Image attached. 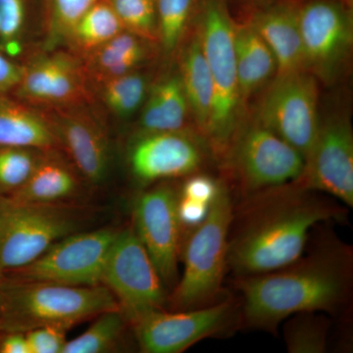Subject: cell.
Wrapping results in <instances>:
<instances>
[{
	"instance_id": "1",
	"label": "cell",
	"mask_w": 353,
	"mask_h": 353,
	"mask_svg": "<svg viewBox=\"0 0 353 353\" xmlns=\"http://www.w3.org/2000/svg\"><path fill=\"white\" fill-rule=\"evenodd\" d=\"M318 194L294 182L243 197L234 205L228 268L236 278L246 277L301 259L316 225L341 222L347 215L339 202Z\"/></svg>"
},
{
	"instance_id": "2",
	"label": "cell",
	"mask_w": 353,
	"mask_h": 353,
	"mask_svg": "<svg viewBox=\"0 0 353 353\" xmlns=\"http://www.w3.org/2000/svg\"><path fill=\"white\" fill-rule=\"evenodd\" d=\"M352 271V248L333 239L279 270L236 278L241 322L276 334L296 313L340 310L350 299Z\"/></svg>"
},
{
	"instance_id": "3",
	"label": "cell",
	"mask_w": 353,
	"mask_h": 353,
	"mask_svg": "<svg viewBox=\"0 0 353 353\" xmlns=\"http://www.w3.org/2000/svg\"><path fill=\"white\" fill-rule=\"evenodd\" d=\"M120 308L102 284L68 285L0 278V332L27 333L41 327L68 330Z\"/></svg>"
},
{
	"instance_id": "4",
	"label": "cell",
	"mask_w": 353,
	"mask_h": 353,
	"mask_svg": "<svg viewBox=\"0 0 353 353\" xmlns=\"http://www.w3.org/2000/svg\"><path fill=\"white\" fill-rule=\"evenodd\" d=\"M234 22L228 0H201L196 21L213 83L212 105L204 141L222 159L243 119L234 50Z\"/></svg>"
},
{
	"instance_id": "5",
	"label": "cell",
	"mask_w": 353,
	"mask_h": 353,
	"mask_svg": "<svg viewBox=\"0 0 353 353\" xmlns=\"http://www.w3.org/2000/svg\"><path fill=\"white\" fill-rule=\"evenodd\" d=\"M231 190L221 181L219 192L201 226L185 236L183 272L167 303L174 310L210 305L225 299L222 289L227 270L228 243L233 218Z\"/></svg>"
},
{
	"instance_id": "6",
	"label": "cell",
	"mask_w": 353,
	"mask_h": 353,
	"mask_svg": "<svg viewBox=\"0 0 353 353\" xmlns=\"http://www.w3.org/2000/svg\"><path fill=\"white\" fill-rule=\"evenodd\" d=\"M88 215L70 203H26L0 197V277L32 263L51 245L83 231Z\"/></svg>"
},
{
	"instance_id": "7",
	"label": "cell",
	"mask_w": 353,
	"mask_h": 353,
	"mask_svg": "<svg viewBox=\"0 0 353 353\" xmlns=\"http://www.w3.org/2000/svg\"><path fill=\"white\" fill-rule=\"evenodd\" d=\"M221 161L243 197L296 182L305 165L296 148L255 116L241 119Z\"/></svg>"
},
{
	"instance_id": "8",
	"label": "cell",
	"mask_w": 353,
	"mask_h": 353,
	"mask_svg": "<svg viewBox=\"0 0 353 353\" xmlns=\"http://www.w3.org/2000/svg\"><path fill=\"white\" fill-rule=\"evenodd\" d=\"M101 284L112 292L129 323L163 309L168 299L166 287L134 226L118 232L104 264Z\"/></svg>"
},
{
	"instance_id": "9",
	"label": "cell",
	"mask_w": 353,
	"mask_h": 353,
	"mask_svg": "<svg viewBox=\"0 0 353 353\" xmlns=\"http://www.w3.org/2000/svg\"><path fill=\"white\" fill-rule=\"evenodd\" d=\"M297 19L306 71L323 83H334L343 73L352 50L350 0H299Z\"/></svg>"
},
{
	"instance_id": "10",
	"label": "cell",
	"mask_w": 353,
	"mask_h": 353,
	"mask_svg": "<svg viewBox=\"0 0 353 353\" xmlns=\"http://www.w3.org/2000/svg\"><path fill=\"white\" fill-rule=\"evenodd\" d=\"M241 321L236 301L225 297L189 310H152L130 323L141 352L181 353L199 341L227 334Z\"/></svg>"
},
{
	"instance_id": "11",
	"label": "cell",
	"mask_w": 353,
	"mask_h": 353,
	"mask_svg": "<svg viewBox=\"0 0 353 353\" xmlns=\"http://www.w3.org/2000/svg\"><path fill=\"white\" fill-rule=\"evenodd\" d=\"M22 76L13 97L41 109L94 102L83 59L66 48L30 51L22 60Z\"/></svg>"
},
{
	"instance_id": "12",
	"label": "cell",
	"mask_w": 353,
	"mask_h": 353,
	"mask_svg": "<svg viewBox=\"0 0 353 353\" xmlns=\"http://www.w3.org/2000/svg\"><path fill=\"white\" fill-rule=\"evenodd\" d=\"M118 232L106 227L69 234L32 263L2 277L68 285L101 284L104 264Z\"/></svg>"
},
{
	"instance_id": "13",
	"label": "cell",
	"mask_w": 353,
	"mask_h": 353,
	"mask_svg": "<svg viewBox=\"0 0 353 353\" xmlns=\"http://www.w3.org/2000/svg\"><path fill=\"white\" fill-rule=\"evenodd\" d=\"M255 117L306 160L320 124L317 79L306 71L276 75Z\"/></svg>"
},
{
	"instance_id": "14",
	"label": "cell",
	"mask_w": 353,
	"mask_h": 353,
	"mask_svg": "<svg viewBox=\"0 0 353 353\" xmlns=\"http://www.w3.org/2000/svg\"><path fill=\"white\" fill-rule=\"evenodd\" d=\"M294 183L353 208V132L347 116L320 120L303 174Z\"/></svg>"
},
{
	"instance_id": "15",
	"label": "cell",
	"mask_w": 353,
	"mask_h": 353,
	"mask_svg": "<svg viewBox=\"0 0 353 353\" xmlns=\"http://www.w3.org/2000/svg\"><path fill=\"white\" fill-rule=\"evenodd\" d=\"M43 111L60 148L83 180L101 185L110 170L111 148L105 123L94 108V102Z\"/></svg>"
},
{
	"instance_id": "16",
	"label": "cell",
	"mask_w": 353,
	"mask_h": 353,
	"mask_svg": "<svg viewBox=\"0 0 353 353\" xmlns=\"http://www.w3.org/2000/svg\"><path fill=\"white\" fill-rule=\"evenodd\" d=\"M178 199L175 188L160 183L143 192L134 208V231L152 257L165 287L171 289L176 284L182 250Z\"/></svg>"
},
{
	"instance_id": "17",
	"label": "cell",
	"mask_w": 353,
	"mask_h": 353,
	"mask_svg": "<svg viewBox=\"0 0 353 353\" xmlns=\"http://www.w3.org/2000/svg\"><path fill=\"white\" fill-rule=\"evenodd\" d=\"M204 161V150L190 131L134 134L128 148V164L141 185L196 173Z\"/></svg>"
},
{
	"instance_id": "18",
	"label": "cell",
	"mask_w": 353,
	"mask_h": 353,
	"mask_svg": "<svg viewBox=\"0 0 353 353\" xmlns=\"http://www.w3.org/2000/svg\"><path fill=\"white\" fill-rule=\"evenodd\" d=\"M297 3L285 1L256 9L248 19L273 53L277 63L276 75L306 71Z\"/></svg>"
},
{
	"instance_id": "19",
	"label": "cell",
	"mask_w": 353,
	"mask_h": 353,
	"mask_svg": "<svg viewBox=\"0 0 353 353\" xmlns=\"http://www.w3.org/2000/svg\"><path fill=\"white\" fill-rule=\"evenodd\" d=\"M83 182L61 150H46L28 182L8 197L26 203H70L82 194Z\"/></svg>"
},
{
	"instance_id": "20",
	"label": "cell",
	"mask_w": 353,
	"mask_h": 353,
	"mask_svg": "<svg viewBox=\"0 0 353 353\" xmlns=\"http://www.w3.org/2000/svg\"><path fill=\"white\" fill-rule=\"evenodd\" d=\"M0 148L61 150L46 114L10 94H0Z\"/></svg>"
},
{
	"instance_id": "21",
	"label": "cell",
	"mask_w": 353,
	"mask_h": 353,
	"mask_svg": "<svg viewBox=\"0 0 353 353\" xmlns=\"http://www.w3.org/2000/svg\"><path fill=\"white\" fill-rule=\"evenodd\" d=\"M190 108L180 75L164 77L150 85L134 134L190 131Z\"/></svg>"
},
{
	"instance_id": "22",
	"label": "cell",
	"mask_w": 353,
	"mask_h": 353,
	"mask_svg": "<svg viewBox=\"0 0 353 353\" xmlns=\"http://www.w3.org/2000/svg\"><path fill=\"white\" fill-rule=\"evenodd\" d=\"M153 46L155 43L123 31L83 58L92 90L110 79L141 70L152 57Z\"/></svg>"
},
{
	"instance_id": "23",
	"label": "cell",
	"mask_w": 353,
	"mask_h": 353,
	"mask_svg": "<svg viewBox=\"0 0 353 353\" xmlns=\"http://www.w3.org/2000/svg\"><path fill=\"white\" fill-rule=\"evenodd\" d=\"M234 50L243 103L277 74L275 57L250 21L234 22Z\"/></svg>"
},
{
	"instance_id": "24",
	"label": "cell",
	"mask_w": 353,
	"mask_h": 353,
	"mask_svg": "<svg viewBox=\"0 0 353 353\" xmlns=\"http://www.w3.org/2000/svg\"><path fill=\"white\" fill-rule=\"evenodd\" d=\"M189 41L180 48V75L189 104L190 114L199 136L204 139L208 130L213 83L201 39L196 30Z\"/></svg>"
},
{
	"instance_id": "25",
	"label": "cell",
	"mask_w": 353,
	"mask_h": 353,
	"mask_svg": "<svg viewBox=\"0 0 353 353\" xmlns=\"http://www.w3.org/2000/svg\"><path fill=\"white\" fill-rule=\"evenodd\" d=\"M34 28L41 23L34 18V0H0V50L21 61L32 51Z\"/></svg>"
},
{
	"instance_id": "26",
	"label": "cell",
	"mask_w": 353,
	"mask_h": 353,
	"mask_svg": "<svg viewBox=\"0 0 353 353\" xmlns=\"http://www.w3.org/2000/svg\"><path fill=\"white\" fill-rule=\"evenodd\" d=\"M150 88L148 77L138 70L105 81L92 92L113 118L129 120L141 111Z\"/></svg>"
},
{
	"instance_id": "27",
	"label": "cell",
	"mask_w": 353,
	"mask_h": 353,
	"mask_svg": "<svg viewBox=\"0 0 353 353\" xmlns=\"http://www.w3.org/2000/svg\"><path fill=\"white\" fill-rule=\"evenodd\" d=\"M123 31L108 2L99 0L78 21L65 48L83 59Z\"/></svg>"
},
{
	"instance_id": "28",
	"label": "cell",
	"mask_w": 353,
	"mask_h": 353,
	"mask_svg": "<svg viewBox=\"0 0 353 353\" xmlns=\"http://www.w3.org/2000/svg\"><path fill=\"white\" fill-rule=\"evenodd\" d=\"M99 0H39L41 32L39 48H65L78 21Z\"/></svg>"
},
{
	"instance_id": "29",
	"label": "cell",
	"mask_w": 353,
	"mask_h": 353,
	"mask_svg": "<svg viewBox=\"0 0 353 353\" xmlns=\"http://www.w3.org/2000/svg\"><path fill=\"white\" fill-rule=\"evenodd\" d=\"M158 46L165 57H173L196 21L201 0H154Z\"/></svg>"
},
{
	"instance_id": "30",
	"label": "cell",
	"mask_w": 353,
	"mask_h": 353,
	"mask_svg": "<svg viewBox=\"0 0 353 353\" xmlns=\"http://www.w3.org/2000/svg\"><path fill=\"white\" fill-rule=\"evenodd\" d=\"M128 321L121 308L102 312L87 331L67 341L62 353H103L112 352L119 345Z\"/></svg>"
},
{
	"instance_id": "31",
	"label": "cell",
	"mask_w": 353,
	"mask_h": 353,
	"mask_svg": "<svg viewBox=\"0 0 353 353\" xmlns=\"http://www.w3.org/2000/svg\"><path fill=\"white\" fill-rule=\"evenodd\" d=\"M284 339L290 353H324L331 322L319 312H303L285 320Z\"/></svg>"
},
{
	"instance_id": "32",
	"label": "cell",
	"mask_w": 353,
	"mask_h": 353,
	"mask_svg": "<svg viewBox=\"0 0 353 353\" xmlns=\"http://www.w3.org/2000/svg\"><path fill=\"white\" fill-rule=\"evenodd\" d=\"M46 150L0 148V197L17 192L29 180Z\"/></svg>"
},
{
	"instance_id": "33",
	"label": "cell",
	"mask_w": 353,
	"mask_h": 353,
	"mask_svg": "<svg viewBox=\"0 0 353 353\" xmlns=\"http://www.w3.org/2000/svg\"><path fill=\"white\" fill-rule=\"evenodd\" d=\"M117 15L124 31L158 44L154 0H106Z\"/></svg>"
},
{
	"instance_id": "34",
	"label": "cell",
	"mask_w": 353,
	"mask_h": 353,
	"mask_svg": "<svg viewBox=\"0 0 353 353\" xmlns=\"http://www.w3.org/2000/svg\"><path fill=\"white\" fill-rule=\"evenodd\" d=\"M66 330L41 327L25 333L31 353H62L66 345Z\"/></svg>"
},
{
	"instance_id": "35",
	"label": "cell",
	"mask_w": 353,
	"mask_h": 353,
	"mask_svg": "<svg viewBox=\"0 0 353 353\" xmlns=\"http://www.w3.org/2000/svg\"><path fill=\"white\" fill-rule=\"evenodd\" d=\"M220 180L205 174L194 173L188 176L179 190L181 196L210 205L219 192Z\"/></svg>"
},
{
	"instance_id": "36",
	"label": "cell",
	"mask_w": 353,
	"mask_h": 353,
	"mask_svg": "<svg viewBox=\"0 0 353 353\" xmlns=\"http://www.w3.org/2000/svg\"><path fill=\"white\" fill-rule=\"evenodd\" d=\"M211 205V204H210ZM210 205L202 202L192 201L179 194L178 218L180 222L182 236L183 231L189 234L196 228L201 226L208 216Z\"/></svg>"
},
{
	"instance_id": "37",
	"label": "cell",
	"mask_w": 353,
	"mask_h": 353,
	"mask_svg": "<svg viewBox=\"0 0 353 353\" xmlns=\"http://www.w3.org/2000/svg\"><path fill=\"white\" fill-rule=\"evenodd\" d=\"M22 76V64L0 50V94H11Z\"/></svg>"
},
{
	"instance_id": "38",
	"label": "cell",
	"mask_w": 353,
	"mask_h": 353,
	"mask_svg": "<svg viewBox=\"0 0 353 353\" xmlns=\"http://www.w3.org/2000/svg\"><path fill=\"white\" fill-rule=\"evenodd\" d=\"M0 353H31L25 333L0 332Z\"/></svg>"
},
{
	"instance_id": "39",
	"label": "cell",
	"mask_w": 353,
	"mask_h": 353,
	"mask_svg": "<svg viewBox=\"0 0 353 353\" xmlns=\"http://www.w3.org/2000/svg\"><path fill=\"white\" fill-rule=\"evenodd\" d=\"M239 1H241L243 6L252 11L263 8V7L273 6V4L280 3V2L299 1V0H239Z\"/></svg>"
}]
</instances>
